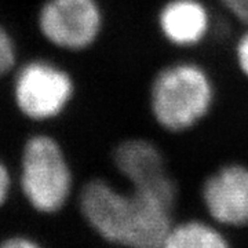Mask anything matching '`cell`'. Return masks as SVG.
I'll return each mask as SVG.
<instances>
[{
    "label": "cell",
    "instance_id": "1",
    "mask_svg": "<svg viewBox=\"0 0 248 248\" xmlns=\"http://www.w3.org/2000/svg\"><path fill=\"white\" fill-rule=\"evenodd\" d=\"M178 192L131 187L122 192L102 178L83 186L80 213L109 243L127 248H161L172 226Z\"/></svg>",
    "mask_w": 248,
    "mask_h": 248
},
{
    "label": "cell",
    "instance_id": "2",
    "mask_svg": "<svg viewBox=\"0 0 248 248\" xmlns=\"http://www.w3.org/2000/svg\"><path fill=\"white\" fill-rule=\"evenodd\" d=\"M215 86L202 65L174 62L156 73L149 89L153 120L172 134L192 130L211 112Z\"/></svg>",
    "mask_w": 248,
    "mask_h": 248
},
{
    "label": "cell",
    "instance_id": "3",
    "mask_svg": "<svg viewBox=\"0 0 248 248\" xmlns=\"http://www.w3.org/2000/svg\"><path fill=\"white\" fill-rule=\"evenodd\" d=\"M19 186L28 204L40 214L58 213L71 199V163L53 135L33 134L25 141L21 151Z\"/></svg>",
    "mask_w": 248,
    "mask_h": 248
},
{
    "label": "cell",
    "instance_id": "4",
    "mask_svg": "<svg viewBox=\"0 0 248 248\" xmlns=\"http://www.w3.org/2000/svg\"><path fill=\"white\" fill-rule=\"evenodd\" d=\"M75 94L76 84L71 73L50 60L27 61L14 75V104L31 122L46 123L58 119L71 107Z\"/></svg>",
    "mask_w": 248,
    "mask_h": 248
},
{
    "label": "cell",
    "instance_id": "5",
    "mask_svg": "<svg viewBox=\"0 0 248 248\" xmlns=\"http://www.w3.org/2000/svg\"><path fill=\"white\" fill-rule=\"evenodd\" d=\"M36 24L47 43L63 51L80 53L97 43L105 18L98 0H45Z\"/></svg>",
    "mask_w": 248,
    "mask_h": 248
},
{
    "label": "cell",
    "instance_id": "6",
    "mask_svg": "<svg viewBox=\"0 0 248 248\" xmlns=\"http://www.w3.org/2000/svg\"><path fill=\"white\" fill-rule=\"evenodd\" d=\"M203 202L217 222L248 225V167L231 163L213 172L203 185Z\"/></svg>",
    "mask_w": 248,
    "mask_h": 248
},
{
    "label": "cell",
    "instance_id": "7",
    "mask_svg": "<svg viewBox=\"0 0 248 248\" xmlns=\"http://www.w3.org/2000/svg\"><path fill=\"white\" fill-rule=\"evenodd\" d=\"M113 163L131 187L177 189L169 174L163 152L155 142L145 138H130L120 142L113 152Z\"/></svg>",
    "mask_w": 248,
    "mask_h": 248
},
{
    "label": "cell",
    "instance_id": "8",
    "mask_svg": "<svg viewBox=\"0 0 248 248\" xmlns=\"http://www.w3.org/2000/svg\"><path fill=\"white\" fill-rule=\"evenodd\" d=\"M157 28L167 43L189 48L207 39L213 18L202 0H169L159 10Z\"/></svg>",
    "mask_w": 248,
    "mask_h": 248
},
{
    "label": "cell",
    "instance_id": "9",
    "mask_svg": "<svg viewBox=\"0 0 248 248\" xmlns=\"http://www.w3.org/2000/svg\"><path fill=\"white\" fill-rule=\"evenodd\" d=\"M161 248H231L226 239L213 226L190 221L171 226Z\"/></svg>",
    "mask_w": 248,
    "mask_h": 248
},
{
    "label": "cell",
    "instance_id": "10",
    "mask_svg": "<svg viewBox=\"0 0 248 248\" xmlns=\"http://www.w3.org/2000/svg\"><path fill=\"white\" fill-rule=\"evenodd\" d=\"M17 61V43L9 31L0 25V79L16 69Z\"/></svg>",
    "mask_w": 248,
    "mask_h": 248
},
{
    "label": "cell",
    "instance_id": "11",
    "mask_svg": "<svg viewBox=\"0 0 248 248\" xmlns=\"http://www.w3.org/2000/svg\"><path fill=\"white\" fill-rule=\"evenodd\" d=\"M219 3L231 16L248 27V0H219Z\"/></svg>",
    "mask_w": 248,
    "mask_h": 248
},
{
    "label": "cell",
    "instance_id": "12",
    "mask_svg": "<svg viewBox=\"0 0 248 248\" xmlns=\"http://www.w3.org/2000/svg\"><path fill=\"white\" fill-rule=\"evenodd\" d=\"M234 57H236V63L239 66L240 72L248 79V27L236 43Z\"/></svg>",
    "mask_w": 248,
    "mask_h": 248
},
{
    "label": "cell",
    "instance_id": "13",
    "mask_svg": "<svg viewBox=\"0 0 248 248\" xmlns=\"http://www.w3.org/2000/svg\"><path fill=\"white\" fill-rule=\"evenodd\" d=\"M11 192V174L6 163L0 159V207L9 200Z\"/></svg>",
    "mask_w": 248,
    "mask_h": 248
},
{
    "label": "cell",
    "instance_id": "14",
    "mask_svg": "<svg viewBox=\"0 0 248 248\" xmlns=\"http://www.w3.org/2000/svg\"><path fill=\"white\" fill-rule=\"evenodd\" d=\"M0 248H43L37 241L27 236H13L3 240L0 243Z\"/></svg>",
    "mask_w": 248,
    "mask_h": 248
}]
</instances>
